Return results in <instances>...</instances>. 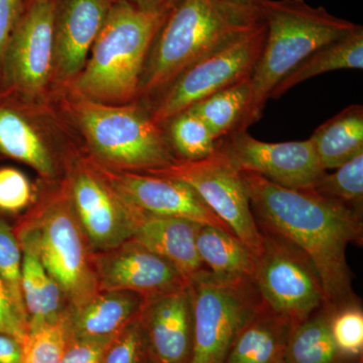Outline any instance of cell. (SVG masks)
I'll use <instances>...</instances> for the list:
<instances>
[{
    "mask_svg": "<svg viewBox=\"0 0 363 363\" xmlns=\"http://www.w3.org/2000/svg\"><path fill=\"white\" fill-rule=\"evenodd\" d=\"M260 231L281 236L312 260L323 285L326 307L357 302L346 250L362 245V213L314 190H295L264 177L240 172Z\"/></svg>",
    "mask_w": 363,
    "mask_h": 363,
    "instance_id": "obj_1",
    "label": "cell"
},
{
    "mask_svg": "<svg viewBox=\"0 0 363 363\" xmlns=\"http://www.w3.org/2000/svg\"><path fill=\"white\" fill-rule=\"evenodd\" d=\"M262 21L259 6L226 0H183L155 38L135 101L147 104L182 72Z\"/></svg>",
    "mask_w": 363,
    "mask_h": 363,
    "instance_id": "obj_2",
    "label": "cell"
},
{
    "mask_svg": "<svg viewBox=\"0 0 363 363\" xmlns=\"http://www.w3.org/2000/svg\"><path fill=\"white\" fill-rule=\"evenodd\" d=\"M52 99L77 135L83 152L102 166L143 173L178 161L164 128L152 121L142 102L99 104L69 86L52 93Z\"/></svg>",
    "mask_w": 363,
    "mask_h": 363,
    "instance_id": "obj_3",
    "label": "cell"
},
{
    "mask_svg": "<svg viewBox=\"0 0 363 363\" xmlns=\"http://www.w3.org/2000/svg\"><path fill=\"white\" fill-rule=\"evenodd\" d=\"M18 243L35 250L58 284L69 309L86 304L98 292L93 252L78 220L66 179L42 183L35 202L14 227Z\"/></svg>",
    "mask_w": 363,
    "mask_h": 363,
    "instance_id": "obj_4",
    "label": "cell"
},
{
    "mask_svg": "<svg viewBox=\"0 0 363 363\" xmlns=\"http://www.w3.org/2000/svg\"><path fill=\"white\" fill-rule=\"evenodd\" d=\"M259 6L266 39L250 76V104L238 130L262 118L272 91L298 64L358 26L306 0H262Z\"/></svg>",
    "mask_w": 363,
    "mask_h": 363,
    "instance_id": "obj_5",
    "label": "cell"
},
{
    "mask_svg": "<svg viewBox=\"0 0 363 363\" xmlns=\"http://www.w3.org/2000/svg\"><path fill=\"white\" fill-rule=\"evenodd\" d=\"M169 13H145L111 0L86 65L69 87L99 104L135 101L147 54Z\"/></svg>",
    "mask_w": 363,
    "mask_h": 363,
    "instance_id": "obj_6",
    "label": "cell"
},
{
    "mask_svg": "<svg viewBox=\"0 0 363 363\" xmlns=\"http://www.w3.org/2000/svg\"><path fill=\"white\" fill-rule=\"evenodd\" d=\"M82 145L51 99H35L11 91L0 92V155L23 162L42 183L65 178Z\"/></svg>",
    "mask_w": 363,
    "mask_h": 363,
    "instance_id": "obj_7",
    "label": "cell"
},
{
    "mask_svg": "<svg viewBox=\"0 0 363 363\" xmlns=\"http://www.w3.org/2000/svg\"><path fill=\"white\" fill-rule=\"evenodd\" d=\"M194 344L191 363H224L231 345L262 304L253 281H222L211 272L189 281Z\"/></svg>",
    "mask_w": 363,
    "mask_h": 363,
    "instance_id": "obj_8",
    "label": "cell"
},
{
    "mask_svg": "<svg viewBox=\"0 0 363 363\" xmlns=\"http://www.w3.org/2000/svg\"><path fill=\"white\" fill-rule=\"evenodd\" d=\"M253 281L262 302L293 326L326 307L321 279L312 260L290 241L262 231Z\"/></svg>",
    "mask_w": 363,
    "mask_h": 363,
    "instance_id": "obj_9",
    "label": "cell"
},
{
    "mask_svg": "<svg viewBox=\"0 0 363 363\" xmlns=\"http://www.w3.org/2000/svg\"><path fill=\"white\" fill-rule=\"evenodd\" d=\"M264 39L266 25L262 21L182 72L166 89L145 104L152 121L162 126L200 100L250 78Z\"/></svg>",
    "mask_w": 363,
    "mask_h": 363,
    "instance_id": "obj_10",
    "label": "cell"
},
{
    "mask_svg": "<svg viewBox=\"0 0 363 363\" xmlns=\"http://www.w3.org/2000/svg\"><path fill=\"white\" fill-rule=\"evenodd\" d=\"M143 174L188 184L255 257L259 255L264 235L253 216L242 178L240 172L216 152L206 159L177 161L164 168L149 169Z\"/></svg>",
    "mask_w": 363,
    "mask_h": 363,
    "instance_id": "obj_11",
    "label": "cell"
},
{
    "mask_svg": "<svg viewBox=\"0 0 363 363\" xmlns=\"http://www.w3.org/2000/svg\"><path fill=\"white\" fill-rule=\"evenodd\" d=\"M54 0L26 4L6 47L2 91L51 99L54 80Z\"/></svg>",
    "mask_w": 363,
    "mask_h": 363,
    "instance_id": "obj_12",
    "label": "cell"
},
{
    "mask_svg": "<svg viewBox=\"0 0 363 363\" xmlns=\"http://www.w3.org/2000/svg\"><path fill=\"white\" fill-rule=\"evenodd\" d=\"M65 179L93 252L112 250L133 238L140 211L109 187L83 150L72 160Z\"/></svg>",
    "mask_w": 363,
    "mask_h": 363,
    "instance_id": "obj_13",
    "label": "cell"
},
{
    "mask_svg": "<svg viewBox=\"0 0 363 363\" xmlns=\"http://www.w3.org/2000/svg\"><path fill=\"white\" fill-rule=\"evenodd\" d=\"M216 152L238 172H248L295 190H313L326 173L310 138L266 143L247 130H233L217 140Z\"/></svg>",
    "mask_w": 363,
    "mask_h": 363,
    "instance_id": "obj_14",
    "label": "cell"
},
{
    "mask_svg": "<svg viewBox=\"0 0 363 363\" xmlns=\"http://www.w3.org/2000/svg\"><path fill=\"white\" fill-rule=\"evenodd\" d=\"M89 160L109 187L126 204L138 211L188 219L233 234L188 184L164 177L107 168L90 157Z\"/></svg>",
    "mask_w": 363,
    "mask_h": 363,
    "instance_id": "obj_15",
    "label": "cell"
},
{
    "mask_svg": "<svg viewBox=\"0 0 363 363\" xmlns=\"http://www.w3.org/2000/svg\"><path fill=\"white\" fill-rule=\"evenodd\" d=\"M99 291H130L145 300L187 288L189 281L174 264L135 240L93 253Z\"/></svg>",
    "mask_w": 363,
    "mask_h": 363,
    "instance_id": "obj_16",
    "label": "cell"
},
{
    "mask_svg": "<svg viewBox=\"0 0 363 363\" xmlns=\"http://www.w3.org/2000/svg\"><path fill=\"white\" fill-rule=\"evenodd\" d=\"M52 93L83 70L106 20L111 0H54Z\"/></svg>",
    "mask_w": 363,
    "mask_h": 363,
    "instance_id": "obj_17",
    "label": "cell"
},
{
    "mask_svg": "<svg viewBox=\"0 0 363 363\" xmlns=\"http://www.w3.org/2000/svg\"><path fill=\"white\" fill-rule=\"evenodd\" d=\"M140 323L150 362L191 363L194 323L188 286L147 301Z\"/></svg>",
    "mask_w": 363,
    "mask_h": 363,
    "instance_id": "obj_18",
    "label": "cell"
},
{
    "mask_svg": "<svg viewBox=\"0 0 363 363\" xmlns=\"http://www.w3.org/2000/svg\"><path fill=\"white\" fill-rule=\"evenodd\" d=\"M199 223L140 212L133 240L174 264L188 281L209 272L196 247Z\"/></svg>",
    "mask_w": 363,
    "mask_h": 363,
    "instance_id": "obj_19",
    "label": "cell"
},
{
    "mask_svg": "<svg viewBox=\"0 0 363 363\" xmlns=\"http://www.w3.org/2000/svg\"><path fill=\"white\" fill-rule=\"evenodd\" d=\"M147 300L130 291H99L86 304L69 310L70 337L112 339L142 315Z\"/></svg>",
    "mask_w": 363,
    "mask_h": 363,
    "instance_id": "obj_20",
    "label": "cell"
},
{
    "mask_svg": "<svg viewBox=\"0 0 363 363\" xmlns=\"http://www.w3.org/2000/svg\"><path fill=\"white\" fill-rule=\"evenodd\" d=\"M293 325L264 302L235 338L224 363H277L284 359Z\"/></svg>",
    "mask_w": 363,
    "mask_h": 363,
    "instance_id": "obj_21",
    "label": "cell"
},
{
    "mask_svg": "<svg viewBox=\"0 0 363 363\" xmlns=\"http://www.w3.org/2000/svg\"><path fill=\"white\" fill-rule=\"evenodd\" d=\"M196 247L204 266L222 281H253L255 255L234 234L199 224Z\"/></svg>",
    "mask_w": 363,
    "mask_h": 363,
    "instance_id": "obj_22",
    "label": "cell"
},
{
    "mask_svg": "<svg viewBox=\"0 0 363 363\" xmlns=\"http://www.w3.org/2000/svg\"><path fill=\"white\" fill-rule=\"evenodd\" d=\"M20 245L23 252L21 291L28 329L54 323L70 310L66 298L58 284L45 271L35 250L23 243Z\"/></svg>",
    "mask_w": 363,
    "mask_h": 363,
    "instance_id": "obj_23",
    "label": "cell"
},
{
    "mask_svg": "<svg viewBox=\"0 0 363 363\" xmlns=\"http://www.w3.org/2000/svg\"><path fill=\"white\" fill-rule=\"evenodd\" d=\"M322 169H335L363 152V106L352 104L310 136Z\"/></svg>",
    "mask_w": 363,
    "mask_h": 363,
    "instance_id": "obj_24",
    "label": "cell"
},
{
    "mask_svg": "<svg viewBox=\"0 0 363 363\" xmlns=\"http://www.w3.org/2000/svg\"><path fill=\"white\" fill-rule=\"evenodd\" d=\"M362 70L363 28L358 25L352 32L324 45L312 52L308 58L277 85L271 99H278L294 86L316 76L336 70Z\"/></svg>",
    "mask_w": 363,
    "mask_h": 363,
    "instance_id": "obj_25",
    "label": "cell"
},
{
    "mask_svg": "<svg viewBox=\"0 0 363 363\" xmlns=\"http://www.w3.org/2000/svg\"><path fill=\"white\" fill-rule=\"evenodd\" d=\"M332 310L324 307L293 326L284 360L286 363H342L331 332Z\"/></svg>",
    "mask_w": 363,
    "mask_h": 363,
    "instance_id": "obj_26",
    "label": "cell"
},
{
    "mask_svg": "<svg viewBox=\"0 0 363 363\" xmlns=\"http://www.w3.org/2000/svg\"><path fill=\"white\" fill-rule=\"evenodd\" d=\"M250 100V78L240 81L189 107L219 140L238 128Z\"/></svg>",
    "mask_w": 363,
    "mask_h": 363,
    "instance_id": "obj_27",
    "label": "cell"
},
{
    "mask_svg": "<svg viewBox=\"0 0 363 363\" xmlns=\"http://www.w3.org/2000/svg\"><path fill=\"white\" fill-rule=\"evenodd\" d=\"M162 128L178 161H199L216 152L217 140L211 131L190 109L176 114Z\"/></svg>",
    "mask_w": 363,
    "mask_h": 363,
    "instance_id": "obj_28",
    "label": "cell"
},
{
    "mask_svg": "<svg viewBox=\"0 0 363 363\" xmlns=\"http://www.w3.org/2000/svg\"><path fill=\"white\" fill-rule=\"evenodd\" d=\"M318 194L335 200L362 213L363 204V152L324 174L313 189Z\"/></svg>",
    "mask_w": 363,
    "mask_h": 363,
    "instance_id": "obj_29",
    "label": "cell"
},
{
    "mask_svg": "<svg viewBox=\"0 0 363 363\" xmlns=\"http://www.w3.org/2000/svg\"><path fill=\"white\" fill-rule=\"evenodd\" d=\"M68 314V313H67ZM67 314L54 323L28 329L23 343L21 363H60L70 334Z\"/></svg>",
    "mask_w": 363,
    "mask_h": 363,
    "instance_id": "obj_30",
    "label": "cell"
},
{
    "mask_svg": "<svg viewBox=\"0 0 363 363\" xmlns=\"http://www.w3.org/2000/svg\"><path fill=\"white\" fill-rule=\"evenodd\" d=\"M21 264L23 252L13 229L0 219V278L16 309L28 321L21 291Z\"/></svg>",
    "mask_w": 363,
    "mask_h": 363,
    "instance_id": "obj_31",
    "label": "cell"
},
{
    "mask_svg": "<svg viewBox=\"0 0 363 363\" xmlns=\"http://www.w3.org/2000/svg\"><path fill=\"white\" fill-rule=\"evenodd\" d=\"M331 332L344 358L362 357L363 351V312L358 302L333 310Z\"/></svg>",
    "mask_w": 363,
    "mask_h": 363,
    "instance_id": "obj_32",
    "label": "cell"
},
{
    "mask_svg": "<svg viewBox=\"0 0 363 363\" xmlns=\"http://www.w3.org/2000/svg\"><path fill=\"white\" fill-rule=\"evenodd\" d=\"M37 197L25 174L14 168H0V211L18 213L32 206Z\"/></svg>",
    "mask_w": 363,
    "mask_h": 363,
    "instance_id": "obj_33",
    "label": "cell"
},
{
    "mask_svg": "<svg viewBox=\"0 0 363 363\" xmlns=\"http://www.w3.org/2000/svg\"><path fill=\"white\" fill-rule=\"evenodd\" d=\"M140 318L112 339L101 363H147Z\"/></svg>",
    "mask_w": 363,
    "mask_h": 363,
    "instance_id": "obj_34",
    "label": "cell"
},
{
    "mask_svg": "<svg viewBox=\"0 0 363 363\" xmlns=\"http://www.w3.org/2000/svg\"><path fill=\"white\" fill-rule=\"evenodd\" d=\"M112 339L70 337L60 363H101Z\"/></svg>",
    "mask_w": 363,
    "mask_h": 363,
    "instance_id": "obj_35",
    "label": "cell"
},
{
    "mask_svg": "<svg viewBox=\"0 0 363 363\" xmlns=\"http://www.w3.org/2000/svg\"><path fill=\"white\" fill-rule=\"evenodd\" d=\"M28 0H0V92L2 91V69L4 54L11 35L26 11Z\"/></svg>",
    "mask_w": 363,
    "mask_h": 363,
    "instance_id": "obj_36",
    "label": "cell"
},
{
    "mask_svg": "<svg viewBox=\"0 0 363 363\" xmlns=\"http://www.w3.org/2000/svg\"><path fill=\"white\" fill-rule=\"evenodd\" d=\"M28 331V321L16 309L0 278V333L13 336L23 343Z\"/></svg>",
    "mask_w": 363,
    "mask_h": 363,
    "instance_id": "obj_37",
    "label": "cell"
},
{
    "mask_svg": "<svg viewBox=\"0 0 363 363\" xmlns=\"http://www.w3.org/2000/svg\"><path fill=\"white\" fill-rule=\"evenodd\" d=\"M113 1L124 2L133 9L145 13H169L183 0H113Z\"/></svg>",
    "mask_w": 363,
    "mask_h": 363,
    "instance_id": "obj_38",
    "label": "cell"
},
{
    "mask_svg": "<svg viewBox=\"0 0 363 363\" xmlns=\"http://www.w3.org/2000/svg\"><path fill=\"white\" fill-rule=\"evenodd\" d=\"M23 343L13 336L0 333V363H21Z\"/></svg>",
    "mask_w": 363,
    "mask_h": 363,
    "instance_id": "obj_39",
    "label": "cell"
},
{
    "mask_svg": "<svg viewBox=\"0 0 363 363\" xmlns=\"http://www.w3.org/2000/svg\"><path fill=\"white\" fill-rule=\"evenodd\" d=\"M226 1L235 2V4H247V6H259L262 0H226Z\"/></svg>",
    "mask_w": 363,
    "mask_h": 363,
    "instance_id": "obj_40",
    "label": "cell"
},
{
    "mask_svg": "<svg viewBox=\"0 0 363 363\" xmlns=\"http://www.w3.org/2000/svg\"><path fill=\"white\" fill-rule=\"evenodd\" d=\"M277 363H286V362H285V360L281 359V360H279V362H277Z\"/></svg>",
    "mask_w": 363,
    "mask_h": 363,
    "instance_id": "obj_41",
    "label": "cell"
},
{
    "mask_svg": "<svg viewBox=\"0 0 363 363\" xmlns=\"http://www.w3.org/2000/svg\"><path fill=\"white\" fill-rule=\"evenodd\" d=\"M32 1H35V0H28V1H26V4H28V2H32Z\"/></svg>",
    "mask_w": 363,
    "mask_h": 363,
    "instance_id": "obj_42",
    "label": "cell"
},
{
    "mask_svg": "<svg viewBox=\"0 0 363 363\" xmlns=\"http://www.w3.org/2000/svg\"><path fill=\"white\" fill-rule=\"evenodd\" d=\"M147 363H152V362H150V360H149V362H147Z\"/></svg>",
    "mask_w": 363,
    "mask_h": 363,
    "instance_id": "obj_43",
    "label": "cell"
}]
</instances>
